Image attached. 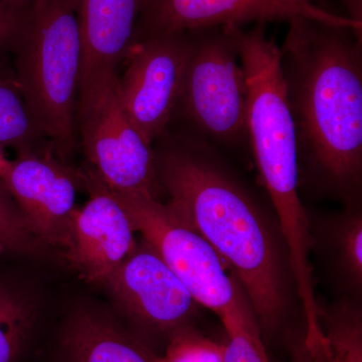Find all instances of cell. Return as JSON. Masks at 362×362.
<instances>
[{
  "label": "cell",
  "mask_w": 362,
  "mask_h": 362,
  "mask_svg": "<svg viewBox=\"0 0 362 362\" xmlns=\"http://www.w3.org/2000/svg\"><path fill=\"white\" fill-rule=\"evenodd\" d=\"M156 156L159 185L170 197L168 206L209 243L230 271L261 334L277 332L292 310L296 292L279 226L244 187L202 154L173 147Z\"/></svg>",
  "instance_id": "obj_1"
},
{
  "label": "cell",
  "mask_w": 362,
  "mask_h": 362,
  "mask_svg": "<svg viewBox=\"0 0 362 362\" xmlns=\"http://www.w3.org/2000/svg\"><path fill=\"white\" fill-rule=\"evenodd\" d=\"M289 23L280 52L299 163L317 187L354 206L362 176L361 37L305 18Z\"/></svg>",
  "instance_id": "obj_2"
},
{
  "label": "cell",
  "mask_w": 362,
  "mask_h": 362,
  "mask_svg": "<svg viewBox=\"0 0 362 362\" xmlns=\"http://www.w3.org/2000/svg\"><path fill=\"white\" fill-rule=\"evenodd\" d=\"M237 47L247 80V135L258 168L286 232L306 223L299 197L300 163L296 128L288 99L280 49L266 35L263 23L244 30L225 26Z\"/></svg>",
  "instance_id": "obj_3"
},
{
  "label": "cell",
  "mask_w": 362,
  "mask_h": 362,
  "mask_svg": "<svg viewBox=\"0 0 362 362\" xmlns=\"http://www.w3.org/2000/svg\"><path fill=\"white\" fill-rule=\"evenodd\" d=\"M16 78L28 110L62 157L77 143L82 42L76 0H40L14 45Z\"/></svg>",
  "instance_id": "obj_4"
},
{
  "label": "cell",
  "mask_w": 362,
  "mask_h": 362,
  "mask_svg": "<svg viewBox=\"0 0 362 362\" xmlns=\"http://www.w3.org/2000/svg\"><path fill=\"white\" fill-rule=\"evenodd\" d=\"M115 194V192H114ZM136 232L187 288L197 303L226 319L257 320L238 281L202 235L182 223L168 204L142 194H115Z\"/></svg>",
  "instance_id": "obj_5"
},
{
  "label": "cell",
  "mask_w": 362,
  "mask_h": 362,
  "mask_svg": "<svg viewBox=\"0 0 362 362\" xmlns=\"http://www.w3.org/2000/svg\"><path fill=\"white\" fill-rule=\"evenodd\" d=\"M118 75L78 90L77 127L95 175L115 194L156 197V156L124 110Z\"/></svg>",
  "instance_id": "obj_6"
},
{
  "label": "cell",
  "mask_w": 362,
  "mask_h": 362,
  "mask_svg": "<svg viewBox=\"0 0 362 362\" xmlns=\"http://www.w3.org/2000/svg\"><path fill=\"white\" fill-rule=\"evenodd\" d=\"M180 102L204 134L223 144L247 136L246 74L225 26L192 32Z\"/></svg>",
  "instance_id": "obj_7"
},
{
  "label": "cell",
  "mask_w": 362,
  "mask_h": 362,
  "mask_svg": "<svg viewBox=\"0 0 362 362\" xmlns=\"http://www.w3.org/2000/svg\"><path fill=\"white\" fill-rule=\"evenodd\" d=\"M104 286L127 320L126 326L154 351L192 325L197 302L144 240Z\"/></svg>",
  "instance_id": "obj_8"
},
{
  "label": "cell",
  "mask_w": 362,
  "mask_h": 362,
  "mask_svg": "<svg viewBox=\"0 0 362 362\" xmlns=\"http://www.w3.org/2000/svg\"><path fill=\"white\" fill-rule=\"evenodd\" d=\"M189 51V35L175 33L137 40L128 52L119 96L149 145L164 132L178 106Z\"/></svg>",
  "instance_id": "obj_9"
},
{
  "label": "cell",
  "mask_w": 362,
  "mask_h": 362,
  "mask_svg": "<svg viewBox=\"0 0 362 362\" xmlns=\"http://www.w3.org/2000/svg\"><path fill=\"white\" fill-rule=\"evenodd\" d=\"M137 40L194 32L221 26H240L249 23L290 21L305 18L324 25L350 28L361 33L362 23L330 13L315 4H299L290 0H142Z\"/></svg>",
  "instance_id": "obj_10"
},
{
  "label": "cell",
  "mask_w": 362,
  "mask_h": 362,
  "mask_svg": "<svg viewBox=\"0 0 362 362\" xmlns=\"http://www.w3.org/2000/svg\"><path fill=\"white\" fill-rule=\"evenodd\" d=\"M80 175L44 150L23 152L0 178L33 235L68 251Z\"/></svg>",
  "instance_id": "obj_11"
},
{
  "label": "cell",
  "mask_w": 362,
  "mask_h": 362,
  "mask_svg": "<svg viewBox=\"0 0 362 362\" xmlns=\"http://www.w3.org/2000/svg\"><path fill=\"white\" fill-rule=\"evenodd\" d=\"M81 177L90 199L74 216L66 257L87 282L104 285L137 247L136 230L120 199L92 169Z\"/></svg>",
  "instance_id": "obj_12"
},
{
  "label": "cell",
  "mask_w": 362,
  "mask_h": 362,
  "mask_svg": "<svg viewBox=\"0 0 362 362\" xmlns=\"http://www.w3.org/2000/svg\"><path fill=\"white\" fill-rule=\"evenodd\" d=\"M82 42L78 90L116 75L133 42L142 0H76Z\"/></svg>",
  "instance_id": "obj_13"
},
{
  "label": "cell",
  "mask_w": 362,
  "mask_h": 362,
  "mask_svg": "<svg viewBox=\"0 0 362 362\" xmlns=\"http://www.w3.org/2000/svg\"><path fill=\"white\" fill-rule=\"evenodd\" d=\"M59 362H159L158 354L113 316L74 308L57 337Z\"/></svg>",
  "instance_id": "obj_14"
},
{
  "label": "cell",
  "mask_w": 362,
  "mask_h": 362,
  "mask_svg": "<svg viewBox=\"0 0 362 362\" xmlns=\"http://www.w3.org/2000/svg\"><path fill=\"white\" fill-rule=\"evenodd\" d=\"M312 251L319 252L343 298L358 301L362 292V214L356 206L334 214L307 211Z\"/></svg>",
  "instance_id": "obj_15"
},
{
  "label": "cell",
  "mask_w": 362,
  "mask_h": 362,
  "mask_svg": "<svg viewBox=\"0 0 362 362\" xmlns=\"http://www.w3.org/2000/svg\"><path fill=\"white\" fill-rule=\"evenodd\" d=\"M44 304L32 286L0 278V362H21L42 325Z\"/></svg>",
  "instance_id": "obj_16"
},
{
  "label": "cell",
  "mask_w": 362,
  "mask_h": 362,
  "mask_svg": "<svg viewBox=\"0 0 362 362\" xmlns=\"http://www.w3.org/2000/svg\"><path fill=\"white\" fill-rule=\"evenodd\" d=\"M325 340L323 362H362V311L356 300L342 298L330 306L319 303Z\"/></svg>",
  "instance_id": "obj_17"
},
{
  "label": "cell",
  "mask_w": 362,
  "mask_h": 362,
  "mask_svg": "<svg viewBox=\"0 0 362 362\" xmlns=\"http://www.w3.org/2000/svg\"><path fill=\"white\" fill-rule=\"evenodd\" d=\"M45 139L26 106L16 77L0 76V144L20 154L40 150Z\"/></svg>",
  "instance_id": "obj_18"
},
{
  "label": "cell",
  "mask_w": 362,
  "mask_h": 362,
  "mask_svg": "<svg viewBox=\"0 0 362 362\" xmlns=\"http://www.w3.org/2000/svg\"><path fill=\"white\" fill-rule=\"evenodd\" d=\"M44 247L0 180V251L35 255Z\"/></svg>",
  "instance_id": "obj_19"
},
{
  "label": "cell",
  "mask_w": 362,
  "mask_h": 362,
  "mask_svg": "<svg viewBox=\"0 0 362 362\" xmlns=\"http://www.w3.org/2000/svg\"><path fill=\"white\" fill-rule=\"evenodd\" d=\"M159 362H223V344L187 326L169 338Z\"/></svg>",
  "instance_id": "obj_20"
},
{
  "label": "cell",
  "mask_w": 362,
  "mask_h": 362,
  "mask_svg": "<svg viewBox=\"0 0 362 362\" xmlns=\"http://www.w3.org/2000/svg\"><path fill=\"white\" fill-rule=\"evenodd\" d=\"M228 340L223 344V362H270L256 320L223 321Z\"/></svg>",
  "instance_id": "obj_21"
},
{
  "label": "cell",
  "mask_w": 362,
  "mask_h": 362,
  "mask_svg": "<svg viewBox=\"0 0 362 362\" xmlns=\"http://www.w3.org/2000/svg\"><path fill=\"white\" fill-rule=\"evenodd\" d=\"M32 7L16 9L0 6V52L11 49L20 40Z\"/></svg>",
  "instance_id": "obj_22"
},
{
  "label": "cell",
  "mask_w": 362,
  "mask_h": 362,
  "mask_svg": "<svg viewBox=\"0 0 362 362\" xmlns=\"http://www.w3.org/2000/svg\"><path fill=\"white\" fill-rule=\"evenodd\" d=\"M40 0H0V6L16 9L30 8Z\"/></svg>",
  "instance_id": "obj_23"
},
{
  "label": "cell",
  "mask_w": 362,
  "mask_h": 362,
  "mask_svg": "<svg viewBox=\"0 0 362 362\" xmlns=\"http://www.w3.org/2000/svg\"><path fill=\"white\" fill-rule=\"evenodd\" d=\"M4 147L0 144V178L2 177V175L6 173L7 168L9 165V159H7L6 156V153H4Z\"/></svg>",
  "instance_id": "obj_24"
},
{
  "label": "cell",
  "mask_w": 362,
  "mask_h": 362,
  "mask_svg": "<svg viewBox=\"0 0 362 362\" xmlns=\"http://www.w3.org/2000/svg\"><path fill=\"white\" fill-rule=\"evenodd\" d=\"M293 362H314V361L312 359L310 354H309V352L307 351V349H305L303 345V349H302L301 351H297L296 354H295V358Z\"/></svg>",
  "instance_id": "obj_25"
},
{
  "label": "cell",
  "mask_w": 362,
  "mask_h": 362,
  "mask_svg": "<svg viewBox=\"0 0 362 362\" xmlns=\"http://www.w3.org/2000/svg\"><path fill=\"white\" fill-rule=\"evenodd\" d=\"M290 1L299 4H313L314 0H290Z\"/></svg>",
  "instance_id": "obj_26"
}]
</instances>
